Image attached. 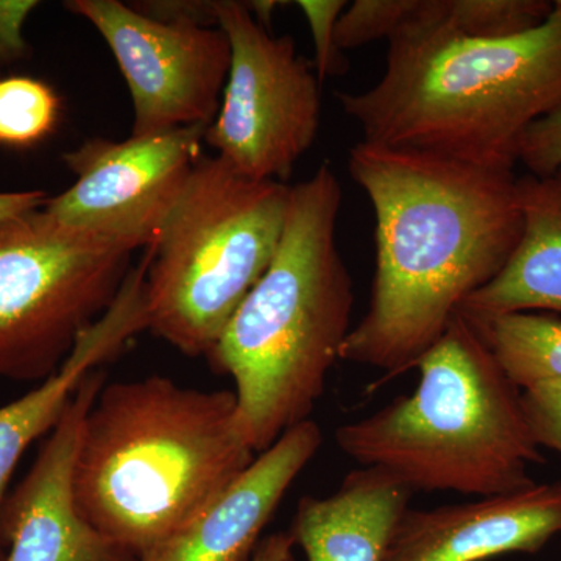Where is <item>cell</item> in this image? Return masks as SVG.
<instances>
[{"label":"cell","mask_w":561,"mask_h":561,"mask_svg":"<svg viewBox=\"0 0 561 561\" xmlns=\"http://www.w3.org/2000/svg\"><path fill=\"white\" fill-rule=\"evenodd\" d=\"M518 162L530 175L545 176L561 168V106L531 124L518 147Z\"/></svg>","instance_id":"cell-22"},{"label":"cell","mask_w":561,"mask_h":561,"mask_svg":"<svg viewBox=\"0 0 561 561\" xmlns=\"http://www.w3.org/2000/svg\"><path fill=\"white\" fill-rule=\"evenodd\" d=\"M348 171L375 213L376 268L341 359L402 375L511 257L522 234L518 179L365 140L350 150Z\"/></svg>","instance_id":"cell-1"},{"label":"cell","mask_w":561,"mask_h":561,"mask_svg":"<svg viewBox=\"0 0 561 561\" xmlns=\"http://www.w3.org/2000/svg\"><path fill=\"white\" fill-rule=\"evenodd\" d=\"M522 234L501 272L459 308L468 317L561 312V168L516 180Z\"/></svg>","instance_id":"cell-15"},{"label":"cell","mask_w":561,"mask_h":561,"mask_svg":"<svg viewBox=\"0 0 561 561\" xmlns=\"http://www.w3.org/2000/svg\"><path fill=\"white\" fill-rule=\"evenodd\" d=\"M341 206V181L328 164L290 186L278 250L206 356L234 381L256 453L309 420L348 337L354 295L337 247Z\"/></svg>","instance_id":"cell-4"},{"label":"cell","mask_w":561,"mask_h":561,"mask_svg":"<svg viewBox=\"0 0 561 561\" xmlns=\"http://www.w3.org/2000/svg\"><path fill=\"white\" fill-rule=\"evenodd\" d=\"M133 251L55 224L43 208L0 224V378L43 382L102 319Z\"/></svg>","instance_id":"cell-7"},{"label":"cell","mask_w":561,"mask_h":561,"mask_svg":"<svg viewBox=\"0 0 561 561\" xmlns=\"http://www.w3.org/2000/svg\"><path fill=\"white\" fill-rule=\"evenodd\" d=\"M105 378L98 368L81 381L31 470L3 502L0 535L7 561H138L95 530L73 497L81 431Z\"/></svg>","instance_id":"cell-11"},{"label":"cell","mask_w":561,"mask_h":561,"mask_svg":"<svg viewBox=\"0 0 561 561\" xmlns=\"http://www.w3.org/2000/svg\"><path fill=\"white\" fill-rule=\"evenodd\" d=\"M320 445L316 421L284 432L202 511L138 561H249L284 494Z\"/></svg>","instance_id":"cell-13"},{"label":"cell","mask_w":561,"mask_h":561,"mask_svg":"<svg viewBox=\"0 0 561 561\" xmlns=\"http://www.w3.org/2000/svg\"><path fill=\"white\" fill-rule=\"evenodd\" d=\"M289 201V184L245 179L202 154L147 247L146 330L186 356H208L271 265Z\"/></svg>","instance_id":"cell-6"},{"label":"cell","mask_w":561,"mask_h":561,"mask_svg":"<svg viewBox=\"0 0 561 561\" xmlns=\"http://www.w3.org/2000/svg\"><path fill=\"white\" fill-rule=\"evenodd\" d=\"M561 534V482L430 511H405L382 561H485L537 552Z\"/></svg>","instance_id":"cell-12"},{"label":"cell","mask_w":561,"mask_h":561,"mask_svg":"<svg viewBox=\"0 0 561 561\" xmlns=\"http://www.w3.org/2000/svg\"><path fill=\"white\" fill-rule=\"evenodd\" d=\"M522 400L534 440L561 454V381L527 387Z\"/></svg>","instance_id":"cell-21"},{"label":"cell","mask_w":561,"mask_h":561,"mask_svg":"<svg viewBox=\"0 0 561 561\" xmlns=\"http://www.w3.org/2000/svg\"><path fill=\"white\" fill-rule=\"evenodd\" d=\"M389 44L375 87L335 92L365 142L513 171L524 133L561 106V0L508 38L409 28Z\"/></svg>","instance_id":"cell-2"},{"label":"cell","mask_w":561,"mask_h":561,"mask_svg":"<svg viewBox=\"0 0 561 561\" xmlns=\"http://www.w3.org/2000/svg\"><path fill=\"white\" fill-rule=\"evenodd\" d=\"M49 197L44 191L0 192V224L21 214L44 208Z\"/></svg>","instance_id":"cell-25"},{"label":"cell","mask_w":561,"mask_h":561,"mask_svg":"<svg viewBox=\"0 0 561 561\" xmlns=\"http://www.w3.org/2000/svg\"><path fill=\"white\" fill-rule=\"evenodd\" d=\"M216 11L230 39L231 65L203 140L239 175L287 184L319 133V77L294 39L272 36L247 3L220 0Z\"/></svg>","instance_id":"cell-8"},{"label":"cell","mask_w":561,"mask_h":561,"mask_svg":"<svg viewBox=\"0 0 561 561\" xmlns=\"http://www.w3.org/2000/svg\"><path fill=\"white\" fill-rule=\"evenodd\" d=\"M35 0H0V62L20 61L27 57L28 43L24 38V25L33 10Z\"/></svg>","instance_id":"cell-24"},{"label":"cell","mask_w":561,"mask_h":561,"mask_svg":"<svg viewBox=\"0 0 561 561\" xmlns=\"http://www.w3.org/2000/svg\"><path fill=\"white\" fill-rule=\"evenodd\" d=\"M298 9L305 13L316 47L313 69L320 83L327 77L345 70V58L335 43V27L348 3L345 0H300Z\"/></svg>","instance_id":"cell-20"},{"label":"cell","mask_w":561,"mask_h":561,"mask_svg":"<svg viewBox=\"0 0 561 561\" xmlns=\"http://www.w3.org/2000/svg\"><path fill=\"white\" fill-rule=\"evenodd\" d=\"M460 316L478 332L502 370L519 389L561 381V320L530 312Z\"/></svg>","instance_id":"cell-17"},{"label":"cell","mask_w":561,"mask_h":561,"mask_svg":"<svg viewBox=\"0 0 561 561\" xmlns=\"http://www.w3.org/2000/svg\"><path fill=\"white\" fill-rule=\"evenodd\" d=\"M133 9L151 20L168 24L198 25V27H219L216 2L197 0H150V2L130 3Z\"/></svg>","instance_id":"cell-23"},{"label":"cell","mask_w":561,"mask_h":561,"mask_svg":"<svg viewBox=\"0 0 561 561\" xmlns=\"http://www.w3.org/2000/svg\"><path fill=\"white\" fill-rule=\"evenodd\" d=\"M552 9L549 0H440L437 28L467 38H508L540 25Z\"/></svg>","instance_id":"cell-18"},{"label":"cell","mask_w":561,"mask_h":561,"mask_svg":"<svg viewBox=\"0 0 561 561\" xmlns=\"http://www.w3.org/2000/svg\"><path fill=\"white\" fill-rule=\"evenodd\" d=\"M144 330L139 301L122 291L108 312L81 335L60 370L24 397L0 408V515L9 496L11 476L32 443L57 426L81 381ZM0 561H7L2 535Z\"/></svg>","instance_id":"cell-16"},{"label":"cell","mask_w":561,"mask_h":561,"mask_svg":"<svg viewBox=\"0 0 561 561\" xmlns=\"http://www.w3.org/2000/svg\"><path fill=\"white\" fill-rule=\"evenodd\" d=\"M230 390L150 376L103 386L84 419L73 497L84 519L136 560L254 460Z\"/></svg>","instance_id":"cell-3"},{"label":"cell","mask_w":561,"mask_h":561,"mask_svg":"<svg viewBox=\"0 0 561 561\" xmlns=\"http://www.w3.org/2000/svg\"><path fill=\"white\" fill-rule=\"evenodd\" d=\"M295 541L289 531L268 535L257 545L251 561H291Z\"/></svg>","instance_id":"cell-26"},{"label":"cell","mask_w":561,"mask_h":561,"mask_svg":"<svg viewBox=\"0 0 561 561\" xmlns=\"http://www.w3.org/2000/svg\"><path fill=\"white\" fill-rule=\"evenodd\" d=\"M65 5L91 22L113 51L131 94V136L213 124L231 65L220 27L154 21L117 0Z\"/></svg>","instance_id":"cell-10"},{"label":"cell","mask_w":561,"mask_h":561,"mask_svg":"<svg viewBox=\"0 0 561 561\" xmlns=\"http://www.w3.org/2000/svg\"><path fill=\"white\" fill-rule=\"evenodd\" d=\"M416 368L415 391L339 427V448L412 491L489 497L531 485L529 467L542 459L522 389L460 313Z\"/></svg>","instance_id":"cell-5"},{"label":"cell","mask_w":561,"mask_h":561,"mask_svg":"<svg viewBox=\"0 0 561 561\" xmlns=\"http://www.w3.org/2000/svg\"><path fill=\"white\" fill-rule=\"evenodd\" d=\"M412 493L390 472L362 467L331 496L302 497L289 534L308 561H382Z\"/></svg>","instance_id":"cell-14"},{"label":"cell","mask_w":561,"mask_h":561,"mask_svg":"<svg viewBox=\"0 0 561 561\" xmlns=\"http://www.w3.org/2000/svg\"><path fill=\"white\" fill-rule=\"evenodd\" d=\"M60 98L32 77L0 79V146L31 147L54 131Z\"/></svg>","instance_id":"cell-19"},{"label":"cell","mask_w":561,"mask_h":561,"mask_svg":"<svg viewBox=\"0 0 561 561\" xmlns=\"http://www.w3.org/2000/svg\"><path fill=\"white\" fill-rule=\"evenodd\" d=\"M208 127L114 140L95 138L62 154L77 181L49 197L44 213L87 238L135 251L150 247L179 197Z\"/></svg>","instance_id":"cell-9"}]
</instances>
